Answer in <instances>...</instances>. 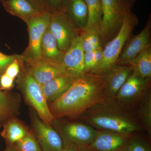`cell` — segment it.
I'll return each instance as SVG.
<instances>
[{
    "label": "cell",
    "mask_w": 151,
    "mask_h": 151,
    "mask_svg": "<svg viewBox=\"0 0 151 151\" xmlns=\"http://www.w3.org/2000/svg\"><path fill=\"white\" fill-rule=\"evenodd\" d=\"M105 87L102 74L85 72L75 78L64 94L48 105L50 110L55 120L77 118L104 101Z\"/></svg>",
    "instance_id": "cell-1"
},
{
    "label": "cell",
    "mask_w": 151,
    "mask_h": 151,
    "mask_svg": "<svg viewBox=\"0 0 151 151\" xmlns=\"http://www.w3.org/2000/svg\"><path fill=\"white\" fill-rule=\"evenodd\" d=\"M81 117L102 131L131 135L141 128L136 119L126 111V108L113 100H104L89 108Z\"/></svg>",
    "instance_id": "cell-2"
},
{
    "label": "cell",
    "mask_w": 151,
    "mask_h": 151,
    "mask_svg": "<svg viewBox=\"0 0 151 151\" xmlns=\"http://www.w3.org/2000/svg\"><path fill=\"white\" fill-rule=\"evenodd\" d=\"M18 76L17 87L27 102L35 110L40 119L47 124H51L55 120L52 116L45 96L42 85L30 74L24 66Z\"/></svg>",
    "instance_id": "cell-3"
},
{
    "label": "cell",
    "mask_w": 151,
    "mask_h": 151,
    "mask_svg": "<svg viewBox=\"0 0 151 151\" xmlns=\"http://www.w3.org/2000/svg\"><path fill=\"white\" fill-rule=\"evenodd\" d=\"M101 1L102 19L99 34L101 45H104L117 35L124 19L131 13L125 0Z\"/></svg>",
    "instance_id": "cell-4"
},
{
    "label": "cell",
    "mask_w": 151,
    "mask_h": 151,
    "mask_svg": "<svg viewBox=\"0 0 151 151\" xmlns=\"http://www.w3.org/2000/svg\"><path fill=\"white\" fill-rule=\"evenodd\" d=\"M137 21L136 17L132 13L125 18L119 32L103 49V58L96 73L103 74L117 64Z\"/></svg>",
    "instance_id": "cell-5"
},
{
    "label": "cell",
    "mask_w": 151,
    "mask_h": 151,
    "mask_svg": "<svg viewBox=\"0 0 151 151\" xmlns=\"http://www.w3.org/2000/svg\"><path fill=\"white\" fill-rule=\"evenodd\" d=\"M50 14L47 12L40 13L27 23L29 35L27 47L20 55L22 61L29 64L41 58L40 46L42 37L48 27Z\"/></svg>",
    "instance_id": "cell-6"
},
{
    "label": "cell",
    "mask_w": 151,
    "mask_h": 151,
    "mask_svg": "<svg viewBox=\"0 0 151 151\" xmlns=\"http://www.w3.org/2000/svg\"><path fill=\"white\" fill-rule=\"evenodd\" d=\"M49 28L56 40L58 48L63 52L70 47L83 31L78 29L62 11L50 14Z\"/></svg>",
    "instance_id": "cell-7"
},
{
    "label": "cell",
    "mask_w": 151,
    "mask_h": 151,
    "mask_svg": "<svg viewBox=\"0 0 151 151\" xmlns=\"http://www.w3.org/2000/svg\"><path fill=\"white\" fill-rule=\"evenodd\" d=\"M150 79L143 78L133 71L122 85L113 101L124 108L134 103L146 94Z\"/></svg>",
    "instance_id": "cell-8"
},
{
    "label": "cell",
    "mask_w": 151,
    "mask_h": 151,
    "mask_svg": "<svg viewBox=\"0 0 151 151\" xmlns=\"http://www.w3.org/2000/svg\"><path fill=\"white\" fill-rule=\"evenodd\" d=\"M33 132L42 151H63L62 138L50 126L35 115L32 116Z\"/></svg>",
    "instance_id": "cell-9"
},
{
    "label": "cell",
    "mask_w": 151,
    "mask_h": 151,
    "mask_svg": "<svg viewBox=\"0 0 151 151\" xmlns=\"http://www.w3.org/2000/svg\"><path fill=\"white\" fill-rule=\"evenodd\" d=\"M131 135L108 131H97L94 139L87 147L90 151H125Z\"/></svg>",
    "instance_id": "cell-10"
},
{
    "label": "cell",
    "mask_w": 151,
    "mask_h": 151,
    "mask_svg": "<svg viewBox=\"0 0 151 151\" xmlns=\"http://www.w3.org/2000/svg\"><path fill=\"white\" fill-rule=\"evenodd\" d=\"M133 71L131 65H115L102 74L105 82L104 100L112 101Z\"/></svg>",
    "instance_id": "cell-11"
},
{
    "label": "cell",
    "mask_w": 151,
    "mask_h": 151,
    "mask_svg": "<svg viewBox=\"0 0 151 151\" xmlns=\"http://www.w3.org/2000/svg\"><path fill=\"white\" fill-rule=\"evenodd\" d=\"M150 29V22L149 21L142 31L132 37L127 45L125 44L117 63H120V65H129L141 52L151 46Z\"/></svg>",
    "instance_id": "cell-12"
},
{
    "label": "cell",
    "mask_w": 151,
    "mask_h": 151,
    "mask_svg": "<svg viewBox=\"0 0 151 151\" xmlns=\"http://www.w3.org/2000/svg\"><path fill=\"white\" fill-rule=\"evenodd\" d=\"M63 141L88 146L92 142L97 131L88 125L79 123H68L58 127Z\"/></svg>",
    "instance_id": "cell-13"
},
{
    "label": "cell",
    "mask_w": 151,
    "mask_h": 151,
    "mask_svg": "<svg viewBox=\"0 0 151 151\" xmlns=\"http://www.w3.org/2000/svg\"><path fill=\"white\" fill-rule=\"evenodd\" d=\"M27 65L28 71L41 85L66 71L62 63L42 58Z\"/></svg>",
    "instance_id": "cell-14"
},
{
    "label": "cell",
    "mask_w": 151,
    "mask_h": 151,
    "mask_svg": "<svg viewBox=\"0 0 151 151\" xmlns=\"http://www.w3.org/2000/svg\"><path fill=\"white\" fill-rule=\"evenodd\" d=\"M84 52L81 46L80 35L63 53L62 60L63 65L66 71L75 78L86 72L84 65Z\"/></svg>",
    "instance_id": "cell-15"
},
{
    "label": "cell",
    "mask_w": 151,
    "mask_h": 151,
    "mask_svg": "<svg viewBox=\"0 0 151 151\" xmlns=\"http://www.w3.org/2000/svg\"><path fill=\"white\" fill-rule=\"evenodd\" d=\"M76 78L66 71L42 85L47 103L58 99L69 89Z\"/></svg>",
    "instance_id": "cell-16"
},
{
    "label": "cell",
    "mask_w": 151,
    "mask_h": 151,
    "mask_svg": "<svg viewBox=\"0 0 151 151\" xmlns=\"http://www.w3.org/2000/svg\"><path fill=\"white\" fill-rule=\"evenodd\" d=\"M66 14L76 27L84 30L88 21V12L84 0H65L61 11Z\"/></svg>",
    "instance_id": "cell-17"
},
{
    "label": "cell",
    "mask_w": 151,
    "mask_h": 151,
    "mask_svg": "<svg viewBox=\"0 0 151 151\" xmlns=\"http://www.w3.org/2000/svg\"><path fill=\"white\" fill-rule=\"evenodd\" d=\"M30 131L24 123L14 117L4 122L1 135L8 145H14L27 134Z\"/></svg>",
    "instance_id": "cell-18"
},
{
    "label": "cell",
    "mask_w": 151,
    "mask_h": 151,
    "mask_svg": "<svg viewBox=\"0 0 151 151\" xmlns=\"http://www.w3.org/2000/svg\"><path fill=\"white\" fill-rule=\"evenodd\" d=\"M3 5L8 12L26 23L30 19L41 12L27 0H6L3 2Z\"/></svg>",
    "instance_id": "cell-19"
},
{
    "label": "cell",
    "mask_w": 151,
    "mask_h": 151,
    "mask_svg": "<svg viewBox=\"0 0 151 151\" xmlns=\"http://www.w3.org/2000/svg\"><path fill=\"white\" fill-rule=\"evenodd\" d=\"M40 50L41 56L42 59L62 63L64 52L58 48L56 40L50 30L49 27L42 37Z\"/></svg>",
    "instance_id": "cell-20"
},
{
    "label": "cell",
    "mask_w": 151,
    "mask_h": 151,
    "mask_svg": "<svg viewBox=\"0 0 151 151\" xmlns=\"http://www.w3.org/2000/svg\"><path fill=\"white\" fill-rule=\"evenodd\" d=\"M20 104L18 94H8L0 89V124L17 115Z\"/></svg>",
    "instance_id": "cell-21"
},
{
    "label": "cell",
    "mask_w": 151,
    "mask_h": 151,
    "mask_svg": "<svg viewBox=\"0 0 151 151\" xmlns=\"http://www.w3.org/2000/svg\"><path fill=\"white\" fill-rule=\"evenodd\" d=\"M133 71L143 78L150 79L151 77V46L144 50L130 63Z\"/></svg>",
    "instance_id": "cell-22"
},
{
    "label": "cell",
    "mask_w": 151,
    "mask_h": 151,
    "mask_svg": "<svg viewBox=\"0 0 151 151\" xmlns=\"http://www.w3.org/2000/svg\"><path fill=\"white\" fill-rule=\"evenodd\" d=\"M88 9V18L85 29H95L100 32L102 19L101 0H84Z\"/></svg>",
    "instance_id": "cell-23"
},
{
    "label": "cell",
    "mask_w": 151,
    "mask_h": 151,
    "mask_svg": "<svg viewBox=\"0 0 151 151\" xmlns=\"http://www.w3.org/2000/svg\"><path fill=\"white\" fill-rule=\"evenodd\" d=\"M80 37L81 46L84 52L94 51L102 46L99 32L97 30H84Z\"/></svg>",
    "instance_id": "cell-24"
},
{
    "label": "cell",
    "mask_w": 151,
    "mask_h": 151,
    "mask_svg": "<svg viewBox=\"0 0 151 151\" xmlns=\"http://www.w3.org/2000/svg\"><path fill=\"white\" fill-rule=\"evenodd\" d=\"M140 117L144 127L150 133L151 131V94L150 91L146 92L140 105Z\"/></svg>",
    "instance_id": "cell-25"
},
{
    "label": "cell",
    "mask_w": 151,
    "mask_h": 151,
    "mask_svg": "<svg viewBox=\"0 0 151 151\" xmlns=\"http://www.w3.org/2000/svg\"><path fill=\"white\" fill-rule=\"evenodd\" d=\"M18 151H42L32 131L14 144Z\"/></svg>",
    "instance_id": "cell-26"
},
{
    "label": "cell",
    "mask_w": 151,
    "mask_h": 151,
    "mask_svg": "<svg viewBox=\"0 0 151 151\" xmlns=\"http://www.w3.org/2000/svg\"><path fill=\"white\" fill-rule=\"evenodd\" d=\"M24 62L21 59L20 55H18L17 58L11 63L6 68L4 73L11 78L15 79L20 73L21 68Z\"/></svg>",
    "instance_id": "cell-27"
},
{
    "label": "cell",
    "mask_w": 151,
    "mask_h": 151,
    "mask_svg": "<svg viewBox=\"0 0 151 151\" xmlns=\"http://www.w3.org/2000/svg\"><path fill=\"white\" fill-rule=\"evenodd\" d=\"M125 151H150L145 143L139 139L130 138Z\"/></svg>",
    "instance_id": "cell-28"
},
{
    "label": "cell",
    "mask_w": 151,
    "mask_h": 151,
    "mask_svg": "<svg viewBox=\"0 0 151 151\" xmlns=\"http://www.w3.org/2000/svg\"><path fill=\"white\" fill-rule=\"evenodd\" d=\"M18 55L17 54L7 55L0 52V76L4 73L8 66L17 58Z\"/></svg>",
    "instance_id": "cell-29"
},
{
    "label": "cell",
    "mask_w": 151,
    "mask_h": 151,
    "mask_svg": "<svg viewBox=\"0 0 151 151\" xmlns=\"http://www.w3.org/2000/svg\"><path fill=\"white\" fill-rule=\"evenodd\" d=\"M65 0H45L47 11L50 14L61 11Z\"/></svg>",
    "instance_id": "cell-30"
},
{
    "label": "cell",
    "mask_w": 151,
    "mask_h": 151,
    "mask_svg": "<svg viewBox=\"0 0 151 151\" xmlns=\"http://www.w3.org/2000/svg\"><path fill=\"white\" fill-rule=\"evenodd\" d=\"M14 80L4 73L0 76V89L8 90L12 89L14 86Z\"/></svg>",
    "instance_id": "cell-31"
},
{
    "label": "cell",
    "mask_w": 151,
    "mask_h": 151,
    "mask_svg": "<svg viewBox=\"0 0 151 151\" xmlns=\"http://www.w3.org/2000/svg\"><path fill=\"white\" fill-rule=\"evenodd\" d=\"M103 55V49L102 48V46L100 47L99 48L94 50V65L95 67V71L94 73H96L97 72V69L102 61Z\"/></svg>",
    "instance_id": "cell-32"
},
{
    "label": "cell",
    "mask_w": 151,
    "mask_h": 151,
    "mask_svg": "<svg viewBox=\"0 0 151 151\" xmlns=\"http://www.w3.org/2000/svg\"><path fill=\"white\" fill-rule=\"evenodd\" d=\"M27 1H28L40 12H47L45 0H27Z\"/></svg>",
    "instance_id": "cell-33"
},
{
    "label": "cell",
    "mask_w": 151,
    "mask_h": 151,
    "mask_svg": "<svg viewBox=\"0 0 151 151\" xmlns=\"http://www.w3.org/2000/svg\"><path fill=\"white\" fill-rule=\"evenodd\" d=\"M63 151H79L78 145L70 142L63 141Z\"/></svg>",
    "instance_id": "cell-34"
},
{
    "label": "cell",
    "mask_w": 151,
    "mask_h": 151,
    "mask_svg": "<svg viewBox=\"0 0 151 151\" xmlns=\"http://www.w3.org/2000/svg\"><path fill=\"white\" fill-rule=\"evenodd\" d=\"M5 151H18L14 145H8L7 147L6 148Z\"/></svg>",
    "instance_id": "cell-35"
},
{
    "label": "cell",
    "mask_w": 151,
    "mask_h": 151,
    "mask_svg": "<svg viewBox=\"0 0 151 151\" xmlns=\"http://www.w3.org/2000/svg\"><path fill=\"white\" fill-rule=\"evenodd\" d=\"M79 151H90L88 149V147L84 145H78Z\"/></svg>",
    "instance_id": "cell-36"
},
{
    "label": "cell",
    "mask_w": 151,
    "mask_h": 151,
    "mask_svg": "<svg viewBox=\"0 0 151 151\" xmlns=\"http://www.w3.org/2000/svg\"><path fill=\"white\" fill-rule=\"evenodd\" d=\"M1 127V124H0V127Z\"/></svg>",
    "instance_id": "cell-37"
}]
</instances>
